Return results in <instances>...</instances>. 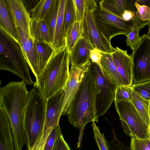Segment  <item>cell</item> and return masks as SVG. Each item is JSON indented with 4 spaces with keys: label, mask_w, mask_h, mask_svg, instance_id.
Listing matches in <instances>:
<instances>
[{
    "label": "cell",
    "mask_w": 150,
    "mask_h": 150,
    "mask_svg": "<svg viewBox=\"0 0 150 150\" xmlns=\"http://www.w3.org/2000/svg\"><path fill=\"white\" fill-rule=\"evenodd\" d=\"M59 0H54L44 20L47 25L50 43L53 45L58 11Z\"/></svg>",
    "instance_id": "cell-24"
},
{
    "label": "cell",
    "mask_w": 150,
    "mask_h": 150,
    "mask_svg": "<svg viewBox=\"0 0 150 150\" xmlns=\"http://www.w3.org/2000/svg\"><path fill=\"white\" fill-rule=\"evenodd\" d=\"M132 87L134 91L143 98L150 101V80L133 84Z\"/></svg>",
    "instance_id": "cell-33"
},
{
    "label": "cell",
    "mask_w": 150,
    "mask_h": 150,
    "mask_svg": "<svg viewBox=\"0 0 150 150\" xmlns=\"http://www.w3.org/2000/svg\"><path fill=\"white\" fill-rule=\"evenodd\" d=\"M62 134L59 125L54 127L47 139L43 150H52L57 139Z\"/></svg>",
    "instance_id": "cell-34"
},
{
    "label": "cell",
    "mask_w": 150,
    "mask_h": 150,
    "mask_svg": "<svg viewBox=\"0 0 150 150\" xmlns=\"http://www.w3.org/2000/svg\"><path fill=\"white\" fill-rule=\"evenodd\" d=\"M29 92L22 80L11 82L0 88V107L10 121L15 150H22L26 143L24 122Z\"/></svg>",
    "instance_id": "cell-1"
},
{
    "label": "cell",
    "mask_w": 150,
    "mask_h": 150,
    "mask_svg": "<svg viewBox=\"0 0 150 150\" xmlns=\"http://www.w3.org/2000/svg\"><path fill=\"white\" fill-rule=\"evenodd\" d=\"M82 37L86 39L93 48H96L102 52L111 54L115 50L110 42L104 36L97 27L92 12L86 13L82 21Z\"/></svg>",
    "instance_id": "cell-10"
},
{
    "label": "cell",
    "mask_w": 150,
    "mask_h": 150,
    "mask_svg": "<svg viewBox=\"0 0 150 150\" xmlns=\"http://www.w3.org/2000/svg\"><path fill=\"white\" fill-rule=\"evenodd\" d=\"M34 42L37 58L38 77L48 62L54 51V49L53 45L50 42Z\"/></svg>",
    "instance_id": "cell-20"
},
{
    "label": "cell",
    "mask_w": 150,
    "mask_h": 150,
    "mask_svg": "<svg viewBox=\"0 0 150 150\" xmlns=\"http://www.w3.org/2000/svg\"><path fill=\"white\" fill-rule=\"evenodd\" d=\"M124 132L131 138L150 139V127L144 122L131 102L114 101Z\"/></svg>",
    "instance_id": "cell-7"
},
{
    "label": "cell",
    "mask_w": 150,
    "mask_h": 150,
    "mask_svg": "<svg viewBox=\"0 0 150 150\" xmlns=\"http://www.w3.org/2000/svg\"><path fill=\"white\" fill-rule=\"evenodd\" d=\"M25 57L36 78L38 76V64L36 52L34 42L29 35L20 28H16Z\"/></svg>",
    "instance_id": "cell-15"
},
{
    "label": "cell",
    "mask_w": 150,
    "mask_h": 150,
    "mask_svg": "<svg viewBox=\"0 0 150 150\" xmlns=\"http://www.w3.org/2000/svg\"></svg>",
    "instance_id": "cell-45"
},
{
    "label": "cell",
    "mask_w": 150,
    "mask_h": 150,
    "mask_svg": "<svg viewBox=\"0 0 150 150\" xmlns=\"http://www.w3.org/2000/svg\"><path fill=\"white\" fill-rule=\"evenodd\" d=\"M67 0H59L58 11L53 44L54 51L66 46L63 34L64 16Z\"/></svg>",
    "instance_id": "cell-21"
},
{
    "label": "cell",
    "mask_w": 150,
    "mask_h": 150,
    "mask_svg": "<svg viewBox=\"0 0 150 150\" xmlns=\"http://www.w3.org/2000/svg\"><path fill=\"white\" fill-rule=\"evenodd\" d=\"M132 86L121 85L116 87L114 101L124 100L131 102Z\"/></svg>",
    "instance_id": "cell-32"
},
{
    "label": "cell",
    "mask_w": 150,
    "mask_h": 150,
    "mask_svg": "<svg viewBox=\"0 0 150 150\" xmlns=\"http://www.w3.org/2000/svg\"><path fill=\"white\" fill-rule=\"evenodd\" d=\"M136 2L140 6H146L150 9V0H136Z\"/></svg>",
    "instance_id": "cell-41"
},
{
    "label": "cell",
    "mask_w": 150,
    "mask_h": 150,
    "mask_svg": "<svg viewBox=\"0 0 150 150\" xmlns=\"http://www.w3.org/2000/svg\"><path fill=\"white\" fill-rule=\"evenodd\" d=\"M131 56L133 84L150 80V36H142Z\"/></svg>",
    "instance_id": "cell-8"
},
{
    "label": "cell",
    "mask_w": 150,
    "mask_h": 150,
    "mask_svg": "<svg viewBox=\"0 0 150 150\" xmlns=\"http://www.w3.org/2000/svg\"><path fill=\"white\" fill-rule=\"evenodd\" d=\"M54 0H41L31 10V19L43 20Z\"/></svg>",
    "instance_id": "cell-28"
},
{
    "label": "cell",
    "mask_w": 150,
    "mask_h": 150,
    "mask_svg": "<svg viewBox=\"0 0 150 150\" xmlns=\"http://www.w3.org/2000/svg\"><path fill=\"white\" fill-rule=\"evenodd\" d=\"M70 54L65 46L54 51L44 69L36 78V86L46 100L65 90L70 75Z\"/></svg>",
    "instance_id": "cell-3"
},
{
    "label": "cell",
    "mask_w": 150,
    "mask_h": 150,
    "mask_svg": "<svg viewBox=\"0 0 150 150\" xmlns=\"http://www.w3.org/2000/svg\"><path fill=\"white\" fill-rule=\"evenodd\" d=\"M139 28H136L132 30L126 36L127 46L129 47L133 50L141 40L142 36L139 35Z\"/></svg>",
    "instance_id": "cell-35"
},
{
    "label": "cell",
    "mask_w": 150,
    "mask_h": 150,
    "mask_svg": "<svg viewBox=\"0 0 150 150\" xmlns=\"http://www.w3.org/2000/svg\"><path fill=\"white\" fill-rule=\"evenodd\" d=\"M98 92L91 67L80 84L67 115L69 122L74 127L82 129L89 122H98L96 106Z\"/></svg>",
    "instance_id": "cell-2"
},
{
    "label": "cell",
    "mask_w": 150,
    "mask_h": 150,
    "mask_svg": "<svg viewBox=\"0 0 150 150\" xmlns=\"http://www.w3.org/2000/svg\"><path fill=\"white\" fill-rule=\"evenodd\" d=\"M91 60L85 65L76 67L71 65L70 75L65 91L61 115H68L72 102L86 73L91 68Z\"/></svg>",
    "instance_id": "cell-12"
},
{
    "label": "cell",
    "mask_w": 150,
    "mask_h": 150,
    "mask_svg": "<svg viewBox=\"0 0 150 150\" xmlns=\"http://www.w3.org/2000/svg\"><path fill=\"white\" fill-rule=\"evenodd\" d=\"M114 133L113 139L110 142H108L110 150H131L130 148L125 146L123 143L119 141Z\"/></svg>",
    "instance_id": "cell-37"
},
{
    "label": "cell",
    "mask_w": 150,
    "mask_h": 150,
    "mask_svg": "<svg viewBox=\"0 0 150 150\" xmlns=\"http://www.w3.org/2000/svg\"><path fill=\"white\" fill-rule=\"evenodd\" d=\"M91 67L98 91L96 106L98 118L106 113L114 101L116 87L97 64L92 62Z\"/></svg>",
    "instance_id": "cell-9"
},
{
    "label": "cell",
    "mask_w": 150,
    "mask_h": 150,
    "mask_svg": "<svg viewBox=\"0 0 150 150\" xmlns=\"http://www.w3.org/2000/svg\"><path fill=\"white\" fill-rule=\"evenodd\" d=\"M82 21H76L68 28L65 37V46L69 54L75 46L82 37Z\"/></svg>",
    "instance_id": "cell-25"
},
{
    "label": "cell",
    "mask_w": 150,
    "mask_h": 150,
    "mask_svg": "<svg viewBox=\"0 0 150 150\" xmlns=\"http://www.w3.org/2000/svg\"><path fill=\"white\" fill-rule=\"evenodd\" d=\"M0 69L9 71L19 77L26 85L34 83L30 74V67L21 44L1 29Z\"/></svg>",
    "instance_id": "cell-5"
},
{
    "label": "cell",
    "mask_w": 150,
    "mask_h": 150,
    "mask_svg": "<svg viewBox=\"0 0 150 150\" xmlns=\"http://www.w3.org/2000/svg\"><path fill=\"white\" fill-rule=\"evenodd\" d=\"M136 0H102L99 1V6L110 13L122 19L124 12L128 10L136 12Z\"/></svg>",
    "instance_id": "cell-17"
},
{
    "label": "cell",
    "mask_w": 150,
    "mask_h": 150,
    "mask_svg": "<svg viewBox=\"0 0 150 150\" xmlns=\"http://www.w3.org/2000/svg\"><path fill=\"white\" fill-rule=\"evenodd\" d=\"M65 90L58 92L47 100L44 128L40 142L45 144L52 129L59 124Z\"/></svg>",
    "instance_id": "cell-11"
},
{
    "label": "cell",
    "mask_w": 150,
    "mask_h": 150,
    "mask_svg": "<svg viewBox=\"0 0 150 150\" xmlns=\"http://www.w3.org/2000/svg\"><path fill=\"white\" fill-rule=\"evenodd\" d=\"M136 17L135 13L126 10L122 15V18L126 21H129L133 19Z\"/></svg>",
    "instance_id": "cell-40"
},
{
    "label": "cell",
    "mask_w": 150,
    "mask_h": 150,
    "mask_svg": "<svg viewBox=\"0 0 150 150\" xmlns=\"http://www.w3.org/2000/svg\"><path fill=\"white\" fill-rule=\"evenodd\" d=\"M0 29L21 44L16 28L8 9L5 0H0Z\"/></svg>",
    "instance_id": "cell-19"
},
{
    "label": "cell",
    "mask_w": 150,
    "mask_h": 150,
    "mask_svg": "<svg viewBox=\"0 0 150 150\" xmlns=\"http://www.w3.org/2000/svg\"><path fill=\"white\" fill-rule=\"evenodd\" d=\"M0 150H15L10 123L4 109L0 107Z\"/></svg>",
    "instance_id": "cell-18"
},
{
    "label": "cell",
    "mask_w": 150,
    "mask_h": 150,
    "mask_svg": "<svg viewBox=\"0 0 150 150\" xmlns=\"http://www.w3.org/2000/svg\"><path fill=\"white\" fill-rule=\"evenodd\" d=\"M134 5L137 9L136 16L141 22L144 27L150 22V9L147 6L139 5L136 1Z\"/></svg>",
    "instance_id": "cell-30"
},
{
    "label": "cell",
    "mask_w": 150,
    "mask_h": 150,
    "mask_svg": "<svg viewBox=\"0 0 150 150\" xmlns=\"http://www.w3.org/2000/svg\"><path fill=\"white\" fill-rule=\"evenodd\" d=\"M94 137L100 150H110L108 142L106 139L103 133H101L95 122L92 123Z\"/></svg>",
    "instance_id": "cell-31"
},
{
    "label": "cell",
    "mask_w": 150,
    "mask_h": 150,
    "mask_svg": "<svg viewBox=\"0 0 150 150\" xmlns=\"http://www.w3.org/2000/svg\"><path fill=\"white\" fill-rule=\"evenodd\" d=\"M52 150H71L68 144L64 139L62 134L57 139Z\"/></svg>",
    "instance_id": "cell-38"
},
{
    "label": "cell",
    "mask_w": 150,
    "mask_h": 150,
    "mask_svg": "<svg viewBox=\"0 0 150 150\" xmlns=\"http://www.w3.org/2000/svg\"><path fill=\"white\" fill-rule=\"evenodd\" d=\"M102 54L100 62L101 69L116 87L123 85L122 81L117 71L111 54L102 52Z\"/></svg>",
    "instance_id": "cell-22"
},
{
    "label": "cell",
    "mask_w": 150,
    "mask_h": 150,
    "mask_svg": "<svg viewBox=\"0 0 150 150\" xmlns=\"http://www.w3.org/2000/svg\"><path fill=\"white\" fill-rule=\"evenodd\" d=\"M102 56L101 51L96 48H94L91 51L90 56L91 62L97 64L101 69L100 62Z\"/></svg>",
    "instance_id": "cell-39"
},
{
    "label": "cell",
    "mask_w": 150,
    "mask_h": 150,
    "mask_svg": "<svg viewBox=\"0 0 150 150\" xmlns=\"http://www.w3.org/2000/svg\"><path fill=\"white\" fill-rule=\"evenodd\" d=\"M47 100L35 86L29 92L24 127L26 150H31L42 138L45 124Z\"/></svg>",
    "instance_id": "cell-4"
},
{
    "label": "cell",
    "mask_w": 150,
    "mask_h": 150,
    "mask_svg": "<svg viewBox=\"0 0 150 150\" xmlns=\"http://www.w3.org/2000/svg\"><path fill=\"white\" fill-rule=\"evenodd\" d=\"M93 48L86 39L82 37L70 54V62L71 65L78 67L86 64L91 60L90 54Z\"/></svg>",
    "instance_id": "cell-16"
},
{
    "label": "cell",
    "mask_w": 150,
    "mask_h": 150,
    "mask_svg": "<svg viewBox=\"0 0 150 150\" xmlns=\"http://www.w3.org/2000/svg\"><path fill=\"white\" fill-rule=\"evenodd\" d=\"M76 21H82L86 13L98 6L94 0H73Z\"/></svg>",
    "instance_id": "cell-27"
},
{
    "label": "cell",
    "mask_w": 150,
    "mask_h": 150,
    "mask_svg": "<svg viewBox=\"0 0 150 150\" xmlns=\"http://www.w3.org/2000/svg\"><path fill=\"white\" fill-rule=\"evenodd\" d=\"M130 148L131 150H150V139L131 138Z\"/></svg>",
    "instance_id": "cell-36"
},
{
    "label": "cell",
    "mask_w": 150,
    "mask_h": 150,
    "mask_svg": "<svg viewBox=\"0 0 150 150\" xmlns=\"http://www.w3.org/2000/svg\"><path fill=\"white\" fill-rule=\"evenodd\" d=\"M131 102L134 106L144 122L150 127V101L143 98L137 93L132 88Z\"/></svg>",
    "instance_id": "cell-26"
},
{
    "label": "cell",
    "mask_w": 150,
    "mask_h": 150,
    "mask_svg": "<svg viewBox=\"0 0 150 150\" xmlns=\"http://www.w3.org/2000/svg\"><path fill=\"white\" fill-rule=\"evenodd\" d=\"M149 116H150V108H149Z\"/></svg>",
    "instance_id": "cell-44"
},
{
    "label": "cell",
    "mask_w": 150,
    "mask_h": 150,
    "mask_svg": "<svg viewBox=\"0 0 150 150\" xmlns=\"http://www.w3.org/2000/svg\"><path fill=\"white\" fill-rule=\"evenodd\" d=\"M30 30V37L33 42H46L50 43L48 28L44 20L31 19Z\"/></svg>",
    "instance_id": "cell-23"
},
{
    "label": "cell",
    "mask_w": 150,
    "mask_h": 150,
    "mask_svg": "<svg viewBox=\"0 0 150 150\" xmlns=\"http://www.w3.org/2000/svg\"><path fill=\"white\" fill-rule=\"evenodd\" d=\"M149 31L147 34H146L150 36V22L147 25Z\"/></svg>",
    "instance_id": "cell-43"
},
{
    "label": "cell",
    "mask_w": 150,
    "mask_h": 150,
    "mask_svg": "<svg viewBox=\"0 0 150 150\" xmlns=\"http://www.w3.org/2000/svg\"><path fill=\"white\" fill-rule=\"evenodd\" d=\"M76 21L73 0H67L64 16L63 34L65 37L69 28Z\"/></svg>",
    "instance_id": "cell-29"
},
{
    "label": "cell",
    "mask_w": 150,
    "mask_h": 150,
    "mask_svg": "<svg viewBox=\"0 0 150 150\" xmlns=\"http://www.w3.org/2000/svg\"><path fill=\"white\" fill-rule=\"evenodd\" d=\"M96 24L105 38L110 42L114 37L120 34L126 36L134 28L143 27L141 22L136 16L129 21L110 13L98 6L93 12Z\"/></svg>",
    "instance_id": "cell-6"
},
{
    "label": "cell",
    "mask_w": 150,
    "mask_h": 150,
    "mask_svg": "<svg viewBox=\"0 0 150 150\" xmlns=\"http://www.w3.org/2000/svg\"><path fill=\"white\" fill-rule=\"evenodd\" d=\"M16 28H20L30 37V25L31 18L21 0H5Z\"/></svg>",
    "instance_id": "cell-14"
},
{
    "label": "cell",
    "mask_w": 150,
    "mask_h": 150,
    "mask_svg": "<svg viewBox=\"0 0 150 150\" xmlns=\"http://www.w3.org/2000/svg\"><path fill=\"white\" fill-rule=\"evenodd\" d=\"M44 146H42L39 142L37 143L31 150H43Z\"/></svg>",
    "instance_id": "cell-42"
},
{
    "label": "cell",
    "mask_w": 150,
    "mask_h": 150,
    "mask_svg": "<svg viewBox=\"0 0 150 150\" xmlns=\"http://www.w3.org/2000/svg\"><path fill=\"white\" fill-rule=\"evenodd\" d=\"M111 55L123 85L132 86L133 80L131 55L128 54L127 51L117 47Z\"/></svg>",
    "instance_id": "cell-13"
}]
</instances>
